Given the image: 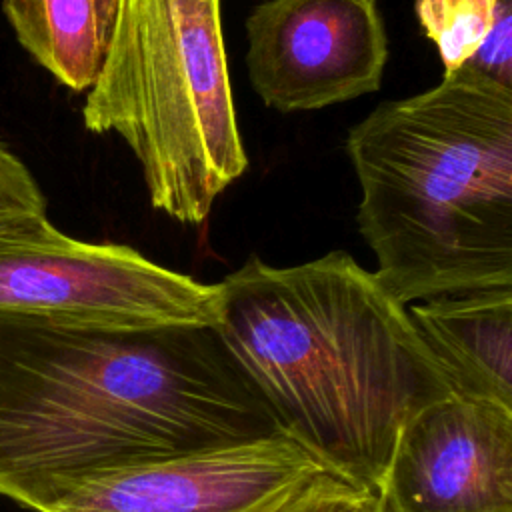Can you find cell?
<instances>
[{
	"label": "cell",
	"mask_w": 512,
	"mask_h": 512,
	"mask_svg": "<svg viewBox=\"0 0 512 512\" xmlns=\"http://www.w3.org/2000/svg\"><path fill=\"white\" fill-rule=\"evenodd\" d=\"M282 434L210 326L0 310V494L44 512L92 476Z\"/></svg>",
	"instance_id": "6da1fadb"
},
{
	"label": "cell",
	"mask_w": 512,
	"mask_h": 512,
	"mask_svg": "<svg viewBox=\"0 0 512 512\" xmlns=\"http://www.w3.org/2000/svg\"><path fill=\"white\" fill-rule=\"evenodd\" d=\"M216 286L212 328L278 430L374 494L404 422L452 394L408 306L344 250L294 266L252 256Z\"/></svg>",
	"instance_id": "7a4b0ae2"
},
{
	"label": "cell",
	"mask_w": 512,
	"mask_h": 512,
	"mask_svg": "<svg viewBox=\"0 0 512 512\" xmlns=\"http://www.w3.org/2000/svg\"><path fill=\"white\" fill-rule=\"evenodd\" d=\"M358 232L400 304L512 290V88L466 66L350 128Z\"/></svg>",
	"instance_id": "3957f363"
},
{
	"label": "cell",
	"mask_w": 512,
	"mask_h": 512,
	"mask_svg": "<svg viewBox=\"0 0 512 512\" xmlns=\"http://www.w3.org/2000/svg\"><path fill=\"white\" fill-rule=\"evenodd\" d=\"M82 120L126 142L154 210L202 224L248 168L222 0H114Z\"/></svg>",
	"instance_id": "277c9868"
},
{
	"label": "cell",
	"mask_w": 512,
	"mask_h": 512,
	"mask_svg": "<svg viewBox=\"0 0 512 512\" xmlns=\"http://www.w3.org/2000/svg\"><path fill=\"white\" fill-rule=\"evenodd\" d=\"M0 310L120 330L212 328L218 286L124 244L76 240L36 216L0 226Z\"/></svg>",
	"instance_id": "5b68a950"
},
{
	"label": "cell",
	"mask_w": 512,
	"mask_h": 512,
	"mask_svg": "<svg viewBox=\"0 0 512 512\" xmlns=\"http://www.w3.org/2000/svg\"><path fill=\"white\" fill-rule=\"evenodd\" d=\"M246 38L252 90L284 114L376 92L388 62L378 0H266Z\"/></svg>",
	"instance_id": "8992f818"
},
{
	"label": "cell",
	"mask_w": 512,
	"mask_h": 512,
	"mask_svg": "<svg viewBox=\"0 0 512 512\" xmlns=\"http://www.w3.org/2000/svg\"><path fill=\"white\" fill-rule=\"evenodd\" d=\"M324 474L274 434L92 476L44 512H272Z\"/></svg>",
	"instance_id": "52a82bcc"
},
{
	"label": "cell",
	"mask_w": 512,
	"mask_h": 512,
	"mask_svg": "<svg viewBox=\"0 0 512 512\" xmlns=\"http://www.w3.org/2000/svg\"><path fill=\"white\" fill-rule=\"evenodd\" d=\"M380 512H512V408L448 394L400 428Z\"/></svg>",
	"instance_id": "ba28073f"
},
{
	"label": "cell",
	"mask_w": 512,
	"mask_h": 512,
	"mask_svg": "<svg viewBox=\"0 0 512 512\" xmlns=\"http://www.w3.org/2000/svg\"><path fill=\"white\" fill-rule=\"evenodd\" d=\"M408 314L452 394L512 408V290L440 296Z\"/></svg>",
	"instance_id": "9c48e42d"
},
{
	"label": "cell",
	"mask_w": 512,
	"mask_h": 512,
	"mask_svg": "<svg viewBox=\"0 0 512 512\" xmlns=\"http://www.w3.org/2000/svg\"><path fill=\"white\" fill-rule=\"evenodd\" d=\"M2 8L42 68L74 92L90 88L104 52L96 0H4Z\"/></svg>",
	"instance_id": "30bf717a"
},
{
	"label": "cell",
	"mask_w": 512,
	"mask_h": 512,
	"mask_svg": "<svg viewBox=\"0 0 512 512\" xmlns=\"http://www.w3.org/2000/svg\"><path fill=\"white\" fill-rule=\"evenodd\" d=\"M500 0H416L414 12L438 48L444 74L462 68L488 36Z\"/></svg>",
	"instance_id": "8fae6325"
},
{
	"label": "cell",
	"mask_w": 512,
	"mask_h": 512,
	"mask_svg": "<svg viewBox=\"0 0 512 512\" xmlns=\"http://www.w3.org/2000/svg\"><path fill=\"white\" fill-rule=\"evenodd\" d=\"M46 216V198L30 170L0 144V226Z\"/></svg>",
	"instance_id": "7c38bea8"
},
{
	"label": "cell",
	"mask_w": 512,
	"mask_h": 512,
	"mask_svg": "<svg viewBox=\"0 0 512 512\" xmlns=\"http://www.w3.org/2000/svg\"><path fill=\"white\" fill-rule=\"evenodd\" d=\"M272 512H380L374 494L324 474Z\"/></svg>",
	"instance_id": "4fadbf2b"
},
{
	"label": "cell",
	"mask_w": 512,
	"mask_h": 512,
	"mask_svg": "<svg viewBox=\"0 0 512 512\" xmlns=\"http://www.w3.org/2000/svg\"><path fill=\"white\" fill-rule=\"evenodd\" d=\"M464 66L502 86L512 88V2L510 0H500L498 14L488 36Z\"/></svg>",
	"instance_id": "5bb4252c"
},
{
	"label": "cell",
	"mask_w": 512,
	"mask_h": 512,
	"mask_svg": "<svg viewBox=\"0 0 512 512\" xmlns=\"http://www.w3.org/2000/svg\"><path fill=\"white\" fill-rule=\"evenodd\" d=\"M96 4H98V16H100V26H102L104 42H106V34H108V28H110V18H112L114 0H96Z\"/></svg>",
	"instance_id": "9a60e30c"
}]
</instances>
